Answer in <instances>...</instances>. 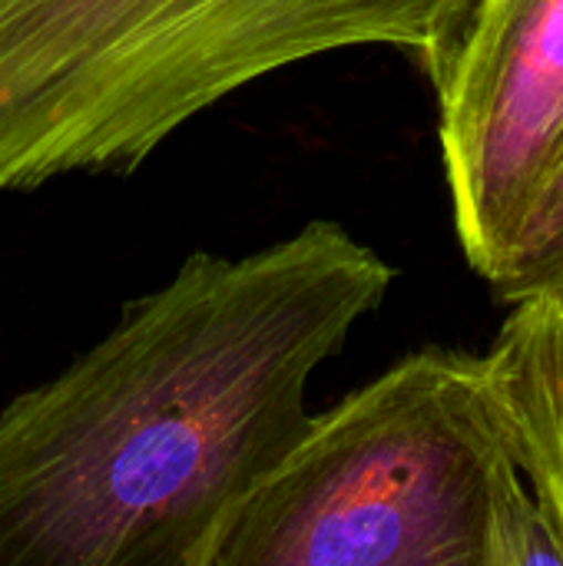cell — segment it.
I'll return each instance as SVG.
<instances>
[{"label":"cell","instance_id":"52a82bcc","mask_svg":"<svg viewBox=\"0 0 563 566\" xmlns=\"http://www.w3.org/2000/svg\"><path fill=\"white\" fill-rule=\"evenodd\" d=\"M491 566H563L561 537L521 478L501 497Z\"/></svg>","mask_w":563,"mask_h":566},{"label":"cell","instance_id":"6da1fadb","mask_svg":"<svg viewBox=\"0 0 563 566\" xmlns=\"http://www.w3.org/2000/svg\"><path fill=\"white\" fill-rule=\"evenodd\" d=\"M395 269L312 219L246 255L192 252L0 411V566H206L305 431L309 381Z\"/></svg>","mask_w":563,"mask_h":566},{"label":"cell","instance_id":"7a4b0ae2","mask_svg":"<svg viewBox=\"0 0 563 566\" xmlns=\"http://www.w3.org/2000/svg\"><path fill=\"white\" fill-rule=\"evenodd\" d=\"M475 0H0V192L129 176L232 93L392 46L435 83Z\"/></svg>","mask_w":563,"mask_h":566},{"label":"cell","instance_id":"8992f818","mask_svg":"<svg viewBox=\"0 0 563 566\" xmlns=\"http://www.w3.org/2000/svg\"><path fill=\"white\" fill-rule=\"evenodd\" d=\"M488 285L511 305L563 292V143Z\"/></svg>","mask_w":563,"mask_h":566},{"label":"cell","instance_id":"5b68a950","mask_svg":"<svg viewBox=\"0 0 563 566\" xmlns=\"http://www.w3.org/2000/svg\"><path fill=\"white\" fill-rule=\"evenodd\" d=\"M481 368L504 448L563 544V292L514 305Z\"/></svg>","mask_w":563,"mask_h":566},{"label":"cell","instance_id":"277c9868","mask_svg":"<svg viewBox=\"0 0 563 566\" xmlns=\"http://www.w3.org/2000/svg\"><path fill=\"white\" fill-rule=\"evenodd\" d=\"M431 86L455 229L491 279L563 143V0H475Z\"/></svg>","mask_w":563,"mask_h":566},{"label":"cell","instance_id":"3957f363","mask_svg":"<svg viewBox=\"0 0 563 566\" xmlns=\"http://www.w3.org/2000/svg\"><path fill=\"white\" fill-rule=\"evenodd\" d=\"M518 478L481 358L425 348L312 415L206 566H491Z\"/></svg>","mask_w":563,"mask_h":566}]
</instances>
